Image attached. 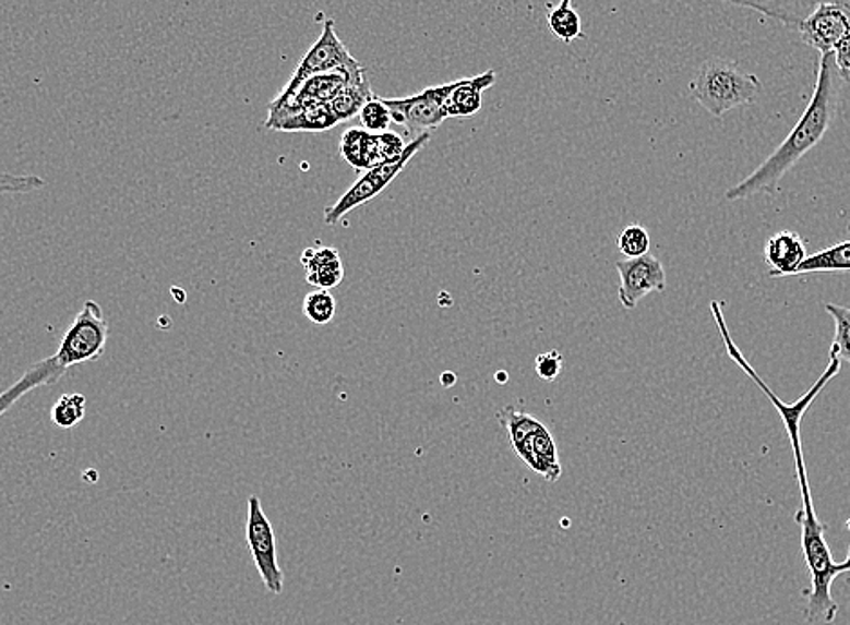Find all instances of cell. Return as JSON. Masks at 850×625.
I'll return each instance as SVG.
<instances>
[{"label":"cell","mask_w":850,"mask_h":625,"mask_svg":"<svg viewBox=\"0 0 850 625\" xmlns=\"http://www.w3.org/2000/svg\"><path fill=\"white\" fill-rule=\"evenodd\" d=\"M375 95L371 91L368 76L360 74L355 79H349L348 84L344 85V89L333 98L332 107L333 115L337 116L338 121H348L354 116H359V112L364 109L368 101L373 100Z\"/></svg>","instance_id":"19"},{"label":"cell","mask_w":850,"mask_h":625,"mask_svg":"<svg viewBox=\"0 0 850 625\" xmlns=\"http://www.w3.org/2000/svg\"><path fill=\"white\" fill-rule=\"evenodd\" d=\"M364 73L366 69H362L360 73L332 71V73L318 74V76L304 80L290 100L286 101L285 106L268 109V118H266L264 125H266V129H274L280 120H285L288 116L296 115V112L302 111L307 107L319 106V104H332L333 98L344 89V85L348 84L349 79H355V76H360V74Z\"/></svg>","instance_id":"12"},{"label":"cell","mask_w":850,"mask_h":625,"mask_svg":"<svg viewBox=\"0 0 850 625\" xmlns=\"http://www.w3.org/2000/svg\"><path fill=\"white\" fill-rule=\"evenodd\" d=\"M107 338H109V324L104 316L101 305L96 300H85L79 315L60 341L55 358L64 369L95 362L106 351Z\"/></svg>","instance_id":"6"},{"label":"cell","mask_w":850,"mask_h":625,"mask_svg":"<svg viewBox=\"0 0 850 625\" xmlns=\"http://www.w3.org/2000/svg\"><path fill=\"white\" fill-rule=\"evenodd\" d=\"M615 269L621 279L618 289L619 302L623 304L624 310H635L646 295L665 291L668 283L665 266L650 253L618 261Z\"/></svg>","instance_id":"11"},{"label":"cell","mask_w":850,"mask_h":625,"mask_svg":"<svg viewBox=\"0 0 850 625\" xmlns=\"http://www.w3.org/2000/svg\"><path fill=\"white\" fill-rule=\"evenodd\" d=\"M850 274V241L807 255L794 275Z\"/></svg>","instance_id":"20"},{"label":"cell","mask_w":850,"mask_h":625,"mask_svg":"<svg viewBox=\"0 0 850 625\" xmlns=\"http://www.w3.org/2000/svg\"><path fill=\"white\" fill-rule=\"evenodd\" d=\"M496 84V73L489 69L472 79L456 80L455 87L445 100V111L450 118H469L483 106V91Z\"/></svg>","instance_id":"15"},{"label":"cell","mask_w":850,"mask_h":625,"mask_svg":"<svg viewBox=\"0 0 850 625\" xmlns=\"http://www.w3.org/2000/svg\"><path fill=\"white\" fill-rule=\"evenodd\" d=\"M650 233L643 225H628L619 236V252L626 259L641 257L650 253Z\"/></svg>","instance_id":"26"},{"label":"cell","mask_w":850,"mask_h":625,"mask_svg":"<svg viewBox=\"0 0 850 625\" xmlns=\"http://www.w3.org/2000/svg\"><path fill=\"white\" fill-rule=\"evenodd\" d=\"M797 478L802 494V508L798 510L797 522L802 531L803 558L811 573V586L802 591L803 597L807 599L805 618L813 624L816 622L833 624L840 608L833 599L830 588L841 573L850 572V546L846 561L836 563L825 539L827 528L814 510L813 495L809 489L807 467H798Z\"/></svg>","instance_id":"2"},{"label":"cell","mask_w":850,"mask_h":625,"mask_svg":"<svg viewBox=\"0 0 850 625\" xmlns=\"http://www.w3.org/2000/svg\"><path fill=\"white\" fill-rule=\"evenodd\" d=\"M337 116L333 115L330 104L307 107L296 115L280 120L272 131L280 132H323L337 125Z\"/></svg>","instance_id":"21"},{"label":"cell","mask_w":850,"mask_h":625,"mask_svg":"<svg viewBox=\"0 0 850 625\" xmlns=\"http://www.w3.org/2000/svg\"><path fill=\"white\" fill-rule=\"evenodd\" d=\"M563 371V357L560 351H549L536 358V373L544 382H554Z\"/></svg>","instance_id":"29"},{"label":"cell","mask_w":850,"mask_h":625,"mask_svg":"<svg viewBox=\"0 0 850 625\" xmlns=\"http://www.w3.org/2000/svg\"><path fill=\"white\" fill-rule=\"evenodd\" d=\"M46 181L38 176H15V173L0 172V194H29L43 189Z\"/></svg>","instance_id":"28"},{"label":"cell","mask_w":850,"mask_h":625,"mask_svg":"<svg viewBox=\"0 0 850 625\" xmlns=\"http://www.w3.org/2000/svg\"><path fill=\"white\" fill-rule=\"evenodd\" d=\"M805 257H807L805 242L798 233L789 230L778 231L769 237L764 250V259L767 266L771 268L769 272L771 279L792 277Z\"/></svg>","instance_id":"13"},{"label":"cell","mask_w":850,"mask_h":625,"mask_svg":"<svg viewBox=\"0 0 850 625\" xmlns=\"http://www.w3.org/2000/svg\"><path fill=\"white\" fill-rule=\"evenodd\" d=\"M307 269V280L319 289L337 288L344 279V266L335 248H308L301 255Z\"/></svg>","instance_id":"17"},{"label":"cell","mask_w":850,"mask_h":625,"mask_svg":"<svg viewBox=\"0 0 850 625\" xmlns=\"http://www.w3.org/2000/svg\"><path fill=\"white\" fill-rule=\"evenodd\" d=\"M833 57L841 82H850V33L846 38H841L840 44L833 51Z\"/></svg>","instance_id":"30"},{"label":"cell","mask_w":850,"mask_h":625,"mask_svg":"<svg viewBox=\"0 0 850 625\" xmlns=\"http://www.w3.org/2000/svg\"><path fill=\"white\" fill-rule=\"evenodd\" d=\"M68 369L60 365L59 360L53 357L46 358L43 362L35 363L33 368L27 369L26 373L22 374L21 380H16L15 384L11 385L10 389H5L0 395V418L4 414L5 410L11 409L13 405L22 398V396L32 393V390L43 387V385H53L64 376Z\"/></svg>","instance_id":"16"},{"label":"cell","mask_w":850,"mask_h":625,"mask_svg":"<svg viewBox=\"0 0 850 625\" xmlns=\"http://www.w3.org/2000/svg\"><path fill=\"white\" fill-rule=\"evenodd\" d=\"M840 91L841 79L836 71L835 57L833 53L824 55L819 60L813 96L797 125L792 127L780 147L755 172L726 192V200L742 201L758 194H775L787 173L805 158V154L822 143L825 134L829 132L840 104Z\"/></svg>","instance_id":"1"},{"label":"cell","mask_w":850,"mask_h":625,"mask_svg":"<svg viewBox=\"0 0 850 625\" xmlns=\"http://www.w3.org/2000/svg\"><path fill=\"white\" fill-rule=\"evenodd\" d=\"M247 544L254 558L255 568L263 578L264 588L272 594L283 593L285 575L277 563V542L274 526L264 514L258 495H250L247 514Z\"/></svg>","instance_id":"8"},{"label":"cell","mask_w":850,"mask_h":625,"mask_svg":"<svg viewBox=\"0 0 850 625\" xmlns=\"http://www.w3.org/2000/svg\"><path fill=\"white\" fill-rule=\"evenodd\" d=\"M690 91L698 106L715 118H722L737 107L751 106L756 101L762 84L756 74L744 73L739 63L711 58L693 76Z\"/></svg>","instance_id":"3"},{"label":"cell","mask_w":850,"mask_h":625,"mask_svg":"<svg viewBox=\"0 0 850 625\" xmlns=\"http://www.w3.org/2000/svg\"><path fill=\"white\" fill-rule=\"evenodd\" d=\"M85 409H87V399L84 395H79V393L62 395L51 409V421L59 429L68 431L84 420Z\"/></svg>","instance_id":"24"},{"label":"cell","mask_w":850,"mask_h":625,"mask_svg":"<svg viewBox=\"0 0 850 625\" xmlns=\"http://www.w3.org/2000/svg\"><path fill=\"white\" fill-rule=\"evenodd\" d=\"M722 2L750 8L766 15L767 19L780 22L783 26L798 29L800 24L813 13L816 5L824 2H849V0H722Z\"/></svg>","instance_id":"14"},{"label":"cell","mask_w":850,"mask_h":625,"mask_svg":"<svg viewBox=\"0 0 850 625\" xmlns=\"http://www.w3.org/2000/svg\"><path fill=\"white\" fill-rule=\"evenodd\" d=\"M362 69L364 68L351 57L346 46L340 43L332 19H327L318 43L313 44V48L308 51L307 57L302 58L301 63L291 74V79L288 80L285 89L280 91V95L270 104L268 109L285 106L304 80L318 76V74L332 73V71L360 73Z\"/></svg>","instance_id":"5"},{"label":"cell","mask_w":850,"mask_h":625,"mask_svg":"<svg viewBox=\"0 0 850 625\" xmlns=\"http://www.w3.org/2000/svg\"><path fill=\"white\" fill-rule=\"evenodd\" d=\"M572 0H561V5H571Z\"/></svg>","instance_id":"31"},{"label":"cell","mask_w":850,"mask_h":625,"mask_svg":"<svg viewBox=\"0 0 850 625\" xmlns=\"http://www.w3.org/2000/svg\"><path fill=\"white\" fill-rule=\"evenodd\" d=\"M498 418L507 429L511 445L518 456L532 468L534 472L543 476L549 483H555L561 478L560 457L554 437L549 429L539 423L532 416L518 412L514 407L500 410Z\"/></svg>","instance_id":"4"},{"label":"cell","mask_w":850,"mask_h":625,"mask_svg":"<svg viewBox=\"0 0 850 625\" xmlns=\"http://www.w3.org/2000/svg\"><path fill=\"white\" fill-rule=\"evenodd\" d=\"M798 32L802 35L803 44L816 49L822 57L833 53L841 38L850 33V0L816 5L813 13L800 24Z\"/></svg>","instance_id":"10"},{"label":"cell","mask_w":850,"mask_h":625,"mask_svg":"<svg viewBox=\"0 0 850 625\" xmlns=\"http://www.w3.org/2000/svg\"><path fill=\"white\" fill-rule=\"evenodd\" d=\"M428 140L429 132H422L420 136L415 137L409 145H406L400 158L390 161V164L375 165V167L366 170L364 176H360L355 181L354 187L343 197H338L335 205L326 208L324 223H326L327 227L337 225L346 214L354 212L355 208H359L360 205H364V203L381 194L382 190L386 189L387 184L392 183L393 179L402 170L406 169L407 161L428 143Z\"/></svg>","instance_id":"7"},{"label":"cell","mask_w":850,"mask_h":625,"mask_svg":"<svg viewBox=\"0 0 850 625\" xmlns=\"http://www.w3.org/2000/svg\"><path fill=\"white\" fill-rule=\"evenodd\" d=\"M360 125L368 132L379 134V132H386L387 127L392 123V112L387 109L386 104L381 98H373V100L366 104L364 109L359 112Z\"/></svg>","instance_id":"27"},{"label":"cell","mask_w":850,"mask_h":625,"mask_svg":"<svg viewBox=\"0 0 850 625\" xmlns=\"http://www.w3.org/2000/svg\"><path fill=\"white\" fill-rule=\"evenodd\" d=\"M340 154L355 169H371L382 161L381 136L364 129H348L340 140Z\"/></svg>","instance_id":"18"},{"label":"cell","mask_w":850,"mask_h":625,"mask_svg":"<svg viewBox=\"0 0 850 625\" xmlns=\"http://www.w3.org/2000/svg\"><path fill=\"white\" fill-rule=\"evenodd\" d=\"M549 29L561 43H574L583 37L582 16L572 5L560 4L550 10Z\"/></svg>","instance_id":"23"},{"label":"cell","mask_w":850,"mask_h":625,"mask_svg":"<svg viewBox=\"0 0 850 625\" xmlns=\"http://www.w3.org/2000/svg\"><path fill=\"white\" fill-rule=\"evenodd\" d=\"M847 230H849V231H850V225H849V227H847Z\"/></svg>","instance_id":"32"},{"label":"cell","mask_w":850,"mask_h":625,"mask_svg":"<svg viewBox=\"0 0 850 625\" xmlns=\"http://www.w3.org/2000/svg\"><path fill=\"white\" fill-rule=\"evenodd\" d=\"M825 311L835 321V337L830 344L829 357L838 358L841 363H850V308L827 302Z\"/></svg>","instance_id":"22"},{"label":"cell","mask_w":850,"mask_h":625,"mask_svg":"<svg viewBox=\"0 0 850 625\" xmlns=\"http://www.w3.org/2000/svg\"><path fill=\"white\" fill-rule=\"evenodd\" d=\"M302 313L307 316L308 321L318 324V326H326L333 321V316L337 313V302L327 289H318L304 297L302 302Z\"/></svg>","instance_id":"25"},{"label":"cell","mask_w":850,"mask_h":625,"mask_svg":"<svg viewBox=\"0 0 850 625\" xmlns=\"http://www.w3.org/2000/svg\"><path fill=\"white\" fill-rule=\"evenodd\" d=\"M455 87V82L436 87H428L418 95L407 98L382 100L392 112V120L411 131H428L442 125L450 115L445 111V100Z\"/></svg>","instance_id":"9"}]
</instances>
